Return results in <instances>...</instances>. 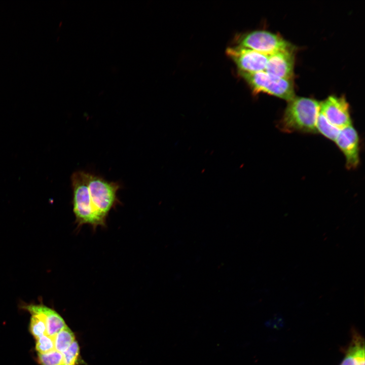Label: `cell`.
Listing matches in <instances>:
<instances>
[{
	"label": "cell",
	"mask_w": 365,
	"mask_h": 365,
	"mask_svg": "<svg viewBox=\"0 0 365 365\" xmlns=\"http://www.w3.org/2000/svg\"><path fill=\"white\" fill-rule=\"evenodd\" d=\"M70 179L73 212L78 227L88 225L94 230L105 227L110 212L119 203L120 184L84 171L74 172Z\"/></svg>",
	"instance_id": "1"
},
{
	"label": "cell",
	"mask_w": 365,
	"mask_h": 365,
	"mask_svg": "<svg viewBox=\"0 0 365 365\" xmlns=\"http://www.w3.org/2000/svg\"><path fill=\"white\" fill-rule=\"evenodd\" d=\"M319 112L320 102L316 99L295 96L288 101L278 126L286 133H315Z\"/></svg>",
	"instance_id": "2"
},
{
	"label": "cell",
	"mask_w": 365,
	"mask_h": 365,
	"mask_svg": "<svg viewBox=\"0 0 365 365\" xmlns=\"http://www.w3.org/2000/svg\"><path fill=\"white\" fill-rule=\"evenodd\" d=\"M239 73L255 94L266 93L288 101L295 96L292 80L280 78L265 71Z\"/></svg>",
	"instance_id": "3"
},
{
	"label": "cell",
	"mask_w": 365,
	"mask_h": 365,
	"mask_svg": "<svg viewBox=\"0 0 365 365\" xmlns=\"http://www.w3.org/2000/svg\"><path fill=\"white\" fill-rule=\"evenodd\" d=\"M237 42L238 46L267 55L294 49V46L282 36L263 30H254L240 35Z\"/></svg>",
	"instance_id": "4"
},
{
	"label": "cell",
	"mask_w": 365,
	"mask_h": 365,
	"mask_svg": "<svg viewBox=\"0 0 365 365\" xmlns=\"http://www.w3.org/2000/svg\"><path fill=\"white\" fill-rule=\"evenodd\" d=\"M226 54L235 63L239 72L265 71L268 55L240 46L228 48Z\"/></svg>",
	"instance_id": "5"
},
{
	"label": "cell",
	"mask_w": 365,
	"mask_h": 365,
	"mask_svg": "<svg viewBox=\"0 0 365 365\" xmlns=\"http://www.w3.org/2000/svg\"><path fill=\"white\" fill-rule=\"evenodd\" d=\"M320 112L339 129L352 125L349 105L344 97L329 96L320 102Z\"/></svg>",
	"instance_id": "6"
},
{
	"label": "cell",
	"mask_w": 365,
	"mask_h": 365,
	"mask_svg": "<svg viewBox=\"0 0 365 365\" xmlns=\"http://www.w3.org/2000/svg\"><path fill=\"white\" fill-rule=\"evenodd\" d=\"M344 155L346 166L348 169H355L359 163V137L352 125L340 129L335 141Z\"/></svg>",
	"instance_id": "7"
},
{
	"label": "cell",
	"mask_w": 365,
	"mask_h": 365,
	"mask_svg": "<svg viewBox=\"0 0 365 365\" xmlns=\"http://www.w3.org/2000/svg\"><path fill=\"white\" fill-rule=\"evenodd\" d=\"M294 51L284 50L268 55L265 71L280 78L292 80L295 65Z\"/></svg>",
	"instance_id": "8"
},
{
	"label": "cell",
	"mask_w": 365,
	"mask_h": 365,
	"mask_svg": "<svg viewBox=\"0 0 365 365\" xmlns=\"http://www.w3.org/2000/svg\"><path fill=\"white\" fill-rule=\"evenodd\" d=\"M23 308L30 314L41 315L45 321L46 334L53 338L55 335L66 326L63 319L55 311L42 304L25 305Z\"/></svg>",
	"instance_id": "9"
},
{
	"label": "cell",
	"mask_w": 365,
	"mask_h": 365,
	"mask_svg": "<svg viewBox=\"0 0 365 365\" xmlns=\"http://www.w3.org/2000/svg\"><path fill=\"white\" fill-rule=\"evenodd\" d=\"M364 350L363 339L358 334H354L340 365H364Z\"/></svg>",
	"instance_id": "10"
},
{
	"label": "cell",
	"mask_w": 365,
	"mask_h": 365,
	"mask_svg": "<svg viewBox=\"0 0 365 365\" xmlns=\"http://www.w3.org/2000/svg\"><path fill=\"white\" fill-rule=\"evenodd\" d=\"M316 129L317 132L334 141H335L340 130L332 124L320 112L317 119Z\"/></svg>",
	"instance_id": "11"
},
{
	"label": "cell",
	"mask_w": 365,
	"mask_h": 365,
	"mask_svg": "<svg viewBox=\"0 0 365 365\" xmlns=\"http://www.w3.org/2000/svg\"><path fill=\"white\" fill-rule=\"evenodd\" d=\"M55 349L63 352L75 341V336L66 325L53 338Z\"/></svg>",
	"instance_id": "12"
},
{
	"label": "cell",
	"mask_w": 365,
	"mask_h": 365,
	"mask_svg": "<svg viewBox=\"0 0 365 365\" xmlns=\"http://www.w3.org/2000/svg\"><path fill=\"white\" fill-rule=\"evenodd\" d=\"M29 330L31 335L36 340L46 334L45 321L43 317L37 313H31Z\"/></svg>",
	"instance_id": "13"
},
{
	"label": "cell",
	"mask_w": 365,
	"mask_h": 365,
	"mask_svg": "<svg viewBox=\"0 0 365 365\" xmlns=\"http://www.w3.org/2000/svg\"><path fill=\"white\" fill-rule=\"evenodd\" d=\"M37 361L41 365H63L62 353L55 349L46 353H38Z\"/></svg>",
	"instance_id": "14"
},
{
	"label": "cell",
	"mask_w": 365,
	"mask_h": 365,
	"mask_svg": "<svg viewBox=\"0 0 365 365\" xmlns=\"http://www.w3.org/2000/svg\"><path fill=\"white\" fill-rule=\"evenodd\" d=\"M62 353L63 365H77L80 361V347L76 340Z\"/></svg>",
	"instance_id": "15"
},
{
	"label": "cell",
	"mask_w": 365,
	"mask_h": 365,
	"mask_svg": "<svg viewBox=\"0 0 365 365\" xmlns=\"http://www.w3.org/2000/svg\"><path fill=\"white\" fill-rule=\"evenodd\" d=\"M35 349L38 353H46L55 349L53 338L45 334L36 340Z\"/></svg>",
	"instance_id": "16"
}]
</instances>
